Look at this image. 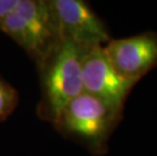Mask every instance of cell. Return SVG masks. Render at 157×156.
<instances>
[{
  "label": "cell",
  "instance_id": "obj_1",
  "mask_svg": "<svg viewBox=\"0 0 157 156\" xmlns=\"http://www.w3.org/2000/svg\"><path fill=\"white\" fill-rule=\"evenodd\" d=\"M90 47L63 39L39 68L42 97L38 114L54 124L61 111L83 92L82 62Z\"/></svg>",
  "mask_w": 157,
  "mask_h": 156
},
{
  "label": "cell",
  "instance_id": "obj_2",
  "mask_svg": "<svg viewBox=\"0 0 157 156\" xmlns=\"http://www.w3.org/2000/svg\"><path fill=\"white\" fill-rule=\"evenodd\" d=\"M0 31L25 50L38 68L63 41L50 0H19Z\"/></svg>",
  "mask_w": 157,
  "mask_h": 156
},
{
  "label": "cell",
  "instance_id": "obj_3",
  "mask_svg": "<svg viewBox=\"0 0 157 156\" xmlns=\"http://www.w3.org/2000/svg\"><path fill=\"white\" fill-rule=\"evenodd\" d=\"M121 119L122 112L82 92L62 109L53 125L61 134L98 155L106 151L109 139Z\"/></svg>",
  "mask_w": 157,
  "mask_h": 156
},
{
  "label": "cell",
  "instance_id": "obj_4",
  "mask_svg": "<svg viewBox=\"0 0 157 156\" xmlns=\"http://www.w3.org/2000/svg\"><path fill=\"white\" fill-rule=\"evenodd\" d=\"M136 83L122 78L113 68L103 46L90 47L82 62L83 92L122 112Z\"/></svg>",
  "mask_w": 157,
  "mask_h": 156
},
{
  "label": "cell",
  "instance_id": "obj_5",
  "mask_svg": "<svg viewBox=\"0 0 157 156\" xmlns=\"http://www.w3.org/2000/svg\"><path fill=\"white\" fill-rule=\"evenodd\" d=\"M109 63L125 80L137 83L157 66V34L109 40L103 46Z\"/></svg>",
  "mask_w": 157,
  "mask_h": 156
},
{
  "label": "cell",
  "instance_id": "obj_6",
  "mask_svg": "<svg viewBox=\"0 0 157 156\" xmlns=\"http://www.w3.org/2000/svg\"><path fill=\"white\" fill-rule=\"evenodd\" d=\"M63 39L79 45L105 46L111 38L103 21L82 0H50Z\"/></svg>",
  "mask_w": 157,
  "mask_h": 156
},
{
  "label": "cell",
  "instance_id": "obj_7",
  "mask_svg": "<svg viewBox=\"0 0 157 156\" xmlns=\"http://www.w3.org/2000/svg\"><path fill=\"white\" fill-rule=\"evenodd\" d=\"M19 101L17 90L0 75V123L9 118Z\"/></svg>",
  "mask_w": 157,
  "mask_h": 156
},
{
  "label": "cell",
  "instance_id": "obj_8",
  "mask_svg": "<svg viewBox=\"0 0 157 156\" xmlns=\"http://www.w3.org/2000/svg\"><path fill=\"white\" fill-rule=\"evenodd\" d=\"M18 2L19 0H0V25L16 7Z\"/></svg>",
  "mask_w": 157,
  "mask_h": 156
}]
</instances>
